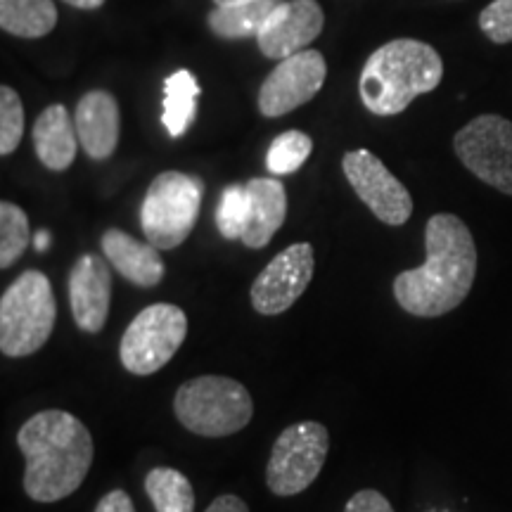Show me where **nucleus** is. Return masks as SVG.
I'll return each instance as SVG.
<instances>
[{
  "label": "nucleus",
  "mask_w": 512,
  "mask_h": 512,
  "mask_svg": "<svg viewBox=\"0 0 512 512\" xmlns=\"http://www.w3.org/2000/svg\"><path fill=\"white\" fill-rule=\"evenodd\" d=\"M31 138L36 157L50 171H67L76 159V147L81 145L74 119L64 105H50L38 114Z\"/></svg>",
  "instance_id": "nucleus-18"
},
{
  "label": "nucleus",
  "mask_w": 512,
  "mask_h": 512,
  "mask_svg": "<svg viewBox=\"0 0 512 512\" xmlns=\"http://www.w3.org/2000/svg\"><path fill=\"white\" fill-rule=\"evenodd\" d=\"M53 0H0V27L17 38H43L55 29Z\"/></svg>",
  "instance_id": "nucleus-21"
},
{
  "label": "nucleus",
  "mask_w": 512,
  "mask_h": 512,
  "mask_svg": "<svg viewBox=\"0 0 512 512\" xmlns=\"http://www.w3.org/2000/svg\"><path fill=\"white\" fill-rule=\"evenodd\" d=\"M188 335V316L181 306L152 304L131 320L121 337V366L133 375H152L162 370Z\"/></svg>",
  "instance_id": "nucleus-8"
},
{
  "label": "nucleus",
  "mask_w": 512,
  "mask_h": 512,
  "mask_svg": "<svg viewBox=\"0 0 512 512\" xmlns=\"http://www.w3.org/2000/svg\"><path fill=\"white\" fill-rule=\"evenodd\" d=\"M34 242L29 216L15 202H0V268H10Z\"/></svg>",
  "instance_id": "nucleus-23"
},
{
  "label": "nucleus",
  "mask_w": 512,
  "mask_h": 512,
  "mask_svg": "<svg viewBox=\"0 0 512 512\" xmlns=\"http://www.w3.org/2000/svg\"><path fill=\"white\" fill-rule=\"evenodd\" d=\"M145 491L157 512H195L190 479L174 467H155L147 472Z\"/></svg>",
  "instance_id": "nucleus-22"
},
{
  "label": "nucleus",
  "mask_w": 512,
  "mask_h": 512,
  "mask_svg": "<svg viewBox=\"0 0 512 512\" xmlns=\"http://www.w3.org/2000/svg\"><path fill=\"white\" fill-rule=\"evenodd\" d=\"M95 512H136V505H133L131 496L124 489H114L100 498Z\"/></svg>",
  "instance_id": "nucleus-29"
},
{
  "label": "nucleus",
  "mask_w": 512,
  "mask_h": 512,
  "mask_svg": "<svg viewBox=\"0 0 512 512\" xmlns=\"http://www.w3.org/2000/svg\"><path fill=\"white\" fill-rule=\"evenodd\" d=\"M24 138V105L15 88H0V155L8 157Z\"/></svg>",
  "instance_id": "nucleus-26"
},
{
  "label": "nucleus",
  "mask_w": 512,
  "mask_h": 512,
  "mask_svg": "<svg viewBox=\"0 0 512 512\" xmlns=\"http://www.w3.org/2000/svg\"><path fill=\"white\" fill-rule=\"evenodd\" d=\"M249 214L240 242L249 249H264L283 228L287 216V192L278 178H252L247 183Z\"/></svg>",
  "instance_id": "nucleus-17"
},
{
  "label": "nucleus",
  "mask_w": 512,
  "mask_h": 512,
  "mask_svg": "<svg viewBox=\"0 0 512 512\" xmlns=\"http://www.w3.org/2000/svg\"><path fill=\"white\" fill-rule=\"evenodd\" d=\"M330 451V432L323 422H294L275 439L266 467V484L275 496L302 494L316 482Z\"/></svg>",
  "instance_id": "nucleus-7"
},
{
  "label": "nucleus",
  "mask_w": 512,
  "mask_h": 512,
  "mask_svg": "<svg viewBox=\"0 0 512 512\" xmlns=\"http://www.w3.org/2000/svg\"><path fill=\"white\" fill-rule=\"evenodd\" d=\"M204 512H249L247 503L242 501V498L233 496V494H226V496H219L211 501V505Z\"/></svg>",
  "instance_id": "nucleus-30"
},
{
  "label": "nucleus",
  "mask_w": 512,
  "mask_h": 512,
  "mask_svg": "<svg viewBox=\"0 0 512 512\" xmlns=\"http://www.w3.org/2000/svg\"><path fill=\"white\" fill-rule=\"evenodd\" d=\"M174 413L188 432L219 439L245 430L254 418V401L233 377L202 375L178 387Z\"/></svg>",
  "instance_id": "nucleus-4"
},
{
  "label": "nucleus",
  "mask_w": 512,
  "mask_h": 512,
  "mask_svg": "<svg viewBox=\"0 0 512 512\" xmlns=\"http://www.w3.org/2000/svg\"><path fill=\"white\" fill-rule=\"evenodd\" d=\"M100 247L107 264L131 285L152 290L164 280L166 266L162 254H159L162 249H157L152 242H140L124 230L110 228L102 235Z\"/></svg>",
  "instance_id": "nucleus-16"
},
{
  "label": "nucleus",
  "mask_w": 512,
  "mask_h": 512,
  "mask_svg": "<svg viewBox=\"0 0 512 512\" xmlns=\"http://www.w3.org/2000/svg\"><path fill=\"white\" fill-rule=\"evenodd\" d=\"M79 143L95 162L110 159L119 145L121 114L119 102L107 91H88L74 112Z\"/></svg>",
  "instance_id": "nucleus-15"
},
{
  "label": "nucleus",
  "mask_w": 512,
  "mask_h": 512,
  "mask_svg": "<svg viewBox=\"0 0 512 512\" xmlns=\"http://www.w3.org/2000/svg\"><path fill=\"white\" fill-rule=\"evenodd\" d=\"M342 169L361 202L387 226H403L413 214V197L380 157L370 150L347 152Z\"/></svg>",
  "instance_id": "nucleus-10"
},
{
  "label": "nucleus",
  "mask_w": 512,
  "mask_h": 512,
  "mask_svg": "<svg viewBox=\"0 0 512 512\" xmlns=\"http://www.w3.org/2000/svg\"><path fill=\"white\" fill-rule=\"evenodd\" d=\"M313 140L304 131H285L268 147L266 166L273 176H290L311 157Z\"/></svg>",
  "instance_id": "nucleus-24"
},
{
  "label": "nucleus",
  "mask_w": 512,
  "mask_h": 512,
  "mask_svg": "<svg viewBox=\"0 0 512 512\" xmlns=\"http://www.w3.org/2000/svg\"><path fill=\"white\" fill-rule=\"evenodd\" d=\"M57 302L48 275L24 271L0 297V351L24 358L46 347L53 335Z\"/></svg>",
  "instance_id": "nucleus-5"
},
{
  "label": "nucleus",
  "mask_w": 512,
  "mask_h": 512,
  "mask_svg": "<svg viewBox=\"0 0 512 512\" xmlns=\"http://www.w3.org/2000/svg\"><path fill=\"white\" fill-rule=\"evenodd\" d=\"M425 264L394 278V297L406 313L439 318L465 302L475 285L477 245L456 214H434L425 228Z\"/></svg>",
  "instance_id": "nucleus-1"
},
{
  "label": "nucleus",
  "mask_w": 512,
  "mask_h": 512,
  "mask_svg": "<svg viewBox=\"0 0 512 512\" xmlns=\"http://www.w3.org/2000/svg\"><path fill=\"white\" fill-rule=\"evenodd\" d=\"M202 197V178L183 171H162L140 204V226L147 242L162 252L181 247L200 219Z\"/></svg>",
  "instance_id": "nucleus-6"
},
{
  "label": "nucleus",
  "mask_w": 512,
  "mask_h": 512,
  "mask_svg": "<svg viewBox=\"0 0 512 512\" xmlns=\"http://www.w3.org/2000/svg\"><path fill=\"white\" fill-rule=\"evenodd\" d=\"M316 256L309 242H299L280 252L252 285V306L261 316H278L292 309L294 302L311 285Z\"/></svg>",
  "instance_id": "nucleus-12"
},
{
  "label": "nucleus",
  "mask_w": 512,
  "mask_h": 512,
  "mask_svg": "<svg viewBox=\"0 0 512 512\" xmlns=\"http://www.w3.org/2000/svg\"><path fill=\"white\" fill-rule=\"evenodd\" d=\"M216 5H238V3H252V0H214Z\"/></svg>",
  "instance_id": "nucleus-33"
},
{
  "label": "nucleus",
  "mask_w": 512,
  "mask_h": 512,
  "mask_svg": "<svg viewBox=\"0 0 512 512\" xmlns=\"http://www.w3.org/2000/svg\"><path fill=\"white\" fill-rule=\"evenodd\" d=\"M453 150L479 181L512 197V121L482 114L460 128Z\"/></svg>",
  "instance_id": "nucleus-9"
},
{
  "label": "nucleus",
  "mask_w": 512,
  "mask_h": 512,
  "mask_svg": "<svg viewBox=\"0 0 512 512\" xmlns=\"http://www.w3.org/2000/svg\"><path fill=\"white\" fill-rule=\"evenodd\" d=\"M328 64L318 50H302L275 64L259 88V112L268 119L285 117L306 105L323 88Z\"/></svg>",
  "instance_id": "nucleus-11"
},
{
  "label": "nucleus",
  "mask_w": 512,
  "mask_h": 512,
  "mask_svg": "<svg viewBox=\"0 0 512 512\" xmlns=\"http://www.w3.org/2000/svg\"><path fill=\"white\" fill-rule=\"evenodd\" d=\"M62 3L72 5V8H79V10H98L105 5V0H62Z\"/></svg>",
  "instance_id": "nucleus-31"
},
{
  "label": "nucleus",
  "mask_w": 512,
  "mask_h": 512,
  "mask_svg": "<svg viewBox=\"0 0 512 512\" xmlns=\"http://www.w3.org/2000/svg\"><path fill=\"white\" fill-rule=\"evenodd\" d=\"M280 3L283 0H252V3L238 5H216L209 12V29L216 36L228 38V41L256 38Z\"/></svg>",
  "instance_id": "nucleus-19"
},
{
  "label": "nucleus",
  "mask_w": 512,
  "mask_h": 512,
  "mask_svg": "<svg viewBox=\"0 0 512 512\" xmlns=\"http://www.w3.org/2000/svg\"><path fill=\"white\" fill-rule=\"evenodd\" d=\"M34 247H36V252H46V249L50 247L48 230H38V233L34 235Z\"/></svg>",
  "instance_id": "nucleus-32"
},
{
  "label": "nucleus",
  "mask_w": 512,
  "mask_h": 512,
  "mask_svg": "<svg viewBox=\"0 0 512 512\" xmlns=\"http://www.w3.org/2000/svg\"><path fill=\"white\" fill-rule=\"evenodd\" d=\"M479 29L498 46L512 43V0H491L479 15Z\"/></svg>",
  "instance_id": "nucleus-27"
},
{
  "label": "nucleus",
  "mask_w": 512,
  "mask_h": 512,
  "mask_svg": "<svg viewBox=\"0 0 512 512\" xmlns=\"http://www.w3.org/2000/svg\"><path fill=\"white\" fill-rule=\"evenodd\" d=\"M249 214L247 185L233 183L221 192L219 207H216V226L226 240H240Z\"/></svg>",
  "instance_id": "nucleus-25"
},
{
  "label": "nucleus",
  "mask_w": 512,
  "mask_h": 512,
  "mask_svg": "<svg viewBox=\"0 0 512 512\" xmlns=\"http://www.w3.org/2000/svg\"><path fill=\"white\" fill-rule=\"evenodd\" d=\"M200 83L188 69H178L164 81L162 124L171 138H183L197 117Z\"/></svg>",
  "instance_id": "nucleus-20"
},
{
  "label": "nucleus",
  "mask_w": 512,
  "mask_h": 512,
  "mask_svg": "<svg viewBox=\"0 0 512 512\" xmlns=\"http://www.w3.org/2000/svg\"><path fill=\"white\" fill-rule=\"evenodd\" d=\"M323 24V8L316 0H283L256 36V43L266 57L280 62L311 46L323 31Z\"/></svg>",
  "instance_id": "nucleus-13"
},
{
  "label": "nucleus",
  "mask_w": 512,
  "mask_h": 512,
  "mask_svg": "<svg viewBox=\"0 0 512 512\" xmlns=\"http://www.w3.org/2000/svg\"><path fill=\"white\" fill-rule=\"evenodd\" d=\"M344 512H394V508L392 503L380 494V491L363 489L349 498Z\"/></svg>",
  "instance_id": "nucleus-28"
},
{
  "label": "nucleus",
  "mask_w": 512,
  "mask_h": 512,
  "mask_svg": "<svg viewBox=\"0 0 512 512\" xmlns=\"http://www.w3.org/2000/svg\"><path fill=\"white\" fill-rule=\"evenodd\" d=\"M67 290L76 328L91 335L105 328L112 302V271L105 256L81 254L69 271Z\"/></svg>",
  "instance_id": "nucleus-14"
},
{
  "label": "nucleus",
  "mask_w": 512,
  "mask_h": 512,
  "mask_svg": "<svg viewBox=\"0 0 512 512\" xmlns=\"http://www.w3.org/2000/svg\"><path fill=\"white\" fill-rule=\"evenodd\" d=\"M24 456V491L36 503L72 496L93 465V437L76 415L50 408L24 422L17 432Z\"/></svg>",
  "instance_id": "nucleus-2"
},
{
  "label": "nucleus",
  "mask_w": 512,
  "mask_h": 512,
  "mask_svg": "<svg viewBox=\"0 0 512 512\" xmlns=\"http://www.w3.org/2000/svg\"><path fill=\"white\" fill-rule=\"evenodd\" d=\"M444 79V62L430 43L396 38L377 48L363 64L358 93L375 117L401 114L418 95L434 91Z\"/></svg>",
  "instance_id": "nucleus-3"
}]
</instances>
